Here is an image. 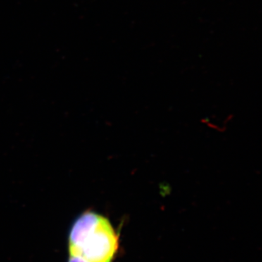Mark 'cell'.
Returning <instances> with one entry per match:
<instances>
[{
	"mask_svg": "<svg viewBox=\"0 0 262 262\" xmlns=\"http://www.w3.org/2000/svg\"><path fill=\"white\" fill-rule=\"evenodd\" d=\"M68 245V262H112L118 248V237L106 217L87 211L72 225Z\"/></svg>",
	"mask_w": 262,
	"mask_h": 262,
	"instance_id": "obj_1",
	"label": "cell"
}]
</instances>
